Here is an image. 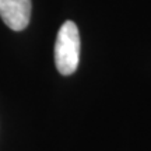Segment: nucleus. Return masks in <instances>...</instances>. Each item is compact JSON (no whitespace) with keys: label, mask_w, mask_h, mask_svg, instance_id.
I'll return each mask as SVG.
<instances>
[{"label":"nucleus","mask_w":151,"mask_h":151,"mask_svg":"<svg viewBox=\"0 0 151 151\" xmlns=\"http://www.w3.org/2000/svg\"><path fill=\"white\" fill-rule=\"evenodd\" d=\"M31 0H0V17L13 31H22L29 24Z\"/></svg>","instance_id":"nucleus-2"},{"label":"nucleus","mask_w":151,"mask_h":151,"mask_svg":"<svg viewBox=\"0 0 151 151\" xmlns=\"http://www.w3.org/2000/svg\"><path fill=\"white\" fill-rule=\"evenodd\" d=\"M80 48V34L76 22L65 21L58 32L55 43V63L60 74L70 76L77 70Z\"/></svg>","instance_id":"nucleus-1"}]
</instances>
